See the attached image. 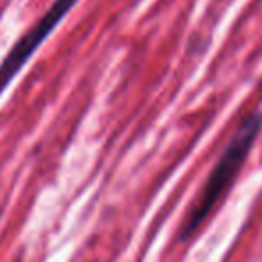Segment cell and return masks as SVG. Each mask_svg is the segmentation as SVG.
<instances>
[{"instance_id":"1","label":"cell","mask_w":262,"mask_h":262,"mask_svg":"<svg viewBox=\"0 0 262 262\" xmlns=\"http://www.w3.org/2000/svg\"><path fill=\"white\" fill-rule=\"evenodd\" d=\"M260 126L262 113H253L239 126L233 139L226 146L225 153L219 157L217 164L214 165V169L208 174L192 208L187 212L185 221H183L182 230H180V239H189L200 228L201 223L208 217V214L214 210L215 205L221 201V198L228 192L233 180L237 178L241 167L246 162V157L250 155L255 140H257Z\"/></svg>"},{"instance_id":"2","label":"cell","mask_w":262,"mask_h":262,"mask_svg":"<svg viewBox=\"0 0 262 262\" xmlns=\"http://www.w3.org/2000/svg\"><path fill=\"white\" fill-rule=\"evenodd\" d=\"M77 4V0H54L47 13L13 45L9 54L0 63V95L8 88V84L16 77V74L22 70V67L29 61L31 56L36 52L41 41L56 29L59 22L65 18V15Z\"/></svg>"}]
</instances>
